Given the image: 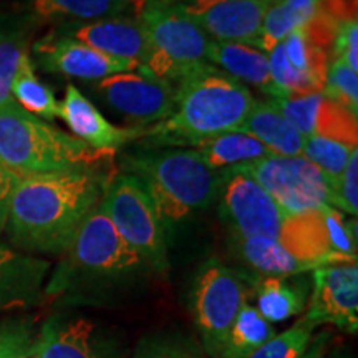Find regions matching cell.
<instances>
[{
	"label": "cell",
	"instance_id": "d6a6232c",
	"mask_svg": "<svg viewBox=\"0 0 358 358\" xmlns=\"http://www.w3.org/2000/svg\"><path fill=\"white\" fill-rule=\"evenodd\" d=\"M27 53L29 48L24 35L0 29V106L13 100L12 82Z\"/></svg>",
	"mask_w": 358,
	"mask_h": 358
},
{
	"label": "cell",
	"instance_id": "d590c367",
	"mask_svg": "<svg viewBox=\"0 0 358 358\" xmlns=\"http://www.w3.org/2000/svg\"><path fill=\"white\" fill-rule=\"evenodd\" d=\"M133 358H201V353L191 342L163 335L143 340Z\"/></svg>",
	"mask_w": 358,
	"mask_h": 358
},
{
	"label": "cell",
	"instance_id": "3957f363",
	"mask_svg": "<svg viewBox=\"0 0 358 358\" xmlns=\"http://www.w3.org/2000/svg\"><path fill=\"white\" fill-rule=\"evenodd\" d=\"M146 272L145 259L123 239L101 206L93 209L77 231L43 289L45 297H87L127 287Z\"/></svg>",
	"mask_w": 358,
	"mask_h": 358
},
{
	"label": "cell",
	"instance_id": "6da1fadb",
	"mask_svg": "<svg viewBox=\"0 0 358 358\" xmlns=\"http://www.w3.org/2000/svg\"><path fill=\"white\" fill-rule=\"evenodd\" d=\"M113 174L64 171L19 178L7 229L12 243L40 254H64L85 219L98 208Z\"/></svg>",
	"mask_w": 358,
	"mask_h": 358
},
{
	"label": "cell",
	"instance_id": "f1b7e54d",
	"mask_svg": "<svg viewBox=\"0 0 358 358\" xmlns=\"http://www.w3.org/2000/svg\"><path fill=\"white\" fill-rule=\"evenodd\" d=\"M12 98L20 108L42 120L58 118V101L47 85L35 75L30 53L22 58L19 70L12 82Z\"/></svg>",
	"mask_w": 358,
	"mask_h": 358
},
{
	"label": "cell",
	"instance_id": "cb8c5ba5",
	"mask_svg": "<svg viewBox=\"0 0 358 358\" xmlns=\"http://www.w3.org/2000/svg\"><path fill=\"white\" fill-rule=\"evenodd\" d=\"M239 131L252 134L277 156H302L306 138L284 118L272 100L254 101Z\"/></svg>",
	"mask_w": 358,
	"mask_h": 358
},
{
	"label": "cell",
	"instance_id": "9a60e30c",
	"mask_svg": "<svg viewBox=\"0 0 358 358\" xmlns=\"http://www.w3.org/2000/svg\"><path fill=\"white\" fill-rule=\"evenodd\" d=\"M32 52L42 70L92 82L140 69L134 62L105 55L64 32L50 34L38 40Z\"/></svg>",
	"mask_w": 358,
	"mask_h": 358
},
{
	"label": "cell",
	"instance_id": "52a82bcc",
	"mask_svg": "<svg viewBox=\"0 0 358 358\" xmlns=\"http://www.w3.org/2000/svg\"><path fill=\"white\" fill-rule=\"evenodd\" d=\"M254 277L209 259L198 268L192 282L191 307L206 353L221 358L237 313L248 303Z\"/></svg>",
	"mask_w": 358,
	"mask_h": 358
},
{
	"label": "cell",
	"instance_id": "603a6c76",
	"mask_svg": "<svg viewBox=\"0 0 358 358\" xmlns=\"http://www.w3.org/2000/svg\"><path fill=\"white\" fill-rule=\"evenodd\" d=\"M231 250L257 277H294L313 271L272 237L231 236Z\"/></svg>",
	"mask_w": 358,
	"mask_h": 358
},
{
	"label": "cell",
	"instance_id": "d4e9b609",
	"mask_svg": "<svg viewBox=\"0 0 358 358\" xmlns=\"http://www.w3.org/2000/svg\"><path fill=\"white\" fill-rule=\"evenodd\" d=\"M203 159L216 171L236 168L250 161L268 158L272 153L257 138L244 131H227L209 140L201 141L194 148Z\"/></svg>",
	"mask_w": 358,
	"mask_h": 358
},
{
	"label": "cell",
	"instance_id": "44dd1931",
	"mask_svg": "<svg viewBox=\"0 0 358 358\" xmlns=\"http://www.w3.org/2000/svg\"><path fill=\"white\" fill-rule=\"evenodd\" d=\"M277 241L295 259L308 264L312 268L327 264L357 262V259H347L334 252L327 208L287 216L282 222Z\"/></svg>",
	"mask_w": 358,
	"mask_h": 358
},
{
	"label": "cell",
	"instance_id": "7c38bea8",
	"mask_svg": "<svg viewBox=\"0 0 358 358\" xmlns=\"http://www.w3.org/2000/svg\"><path fill=\"white\" fill-rule=\"evenodd\" d=\"M267 57L279 98L324 93L329 50L313 43L303 27L290 32Z\"/></svg>",
	"mask_w": 358,
	"mask_h": 358
},
{
	"label": "cell",
	"instance_id": "5b68a950",
	"mask_svg": "<svg viewBox=\"0 0 358 358\" xmlns=\"http://www.w3.org/2000/svg\"><path fill=\"white\" fill-rule=\"evenodd\" d=\"M116 151L93 150L15 101L0 106V168L19 178L64 171H105Z\"/></svg>",
	"mask_w": 358,
	"mask_h": 358
},
{
	"label": "cell",
	"instance_id": "9c48e42d",
	"mask_svg": "<svg viewBox=\"0 0 358 358\" xmlns=\"http://www.w3.org/2000/svg\"><path fill=\"white\" fill-rule=\"evenodd\" d=\"M275 201L284 216L332 208V189L320 169L303 156H277L236 166Z\"/></svg>",
	"mask_w": 358,
	"mask_h": 358
},
{
	"label": "cell",
	"instance_id": "60d3db41",
	"mask_svg": "<svg viewBox=\"0 0 358 358\" xmlns=\"http://www.w3.org/2000/svg\"><path fill=\"white\" fill-rule=\"evenodd\" d=\"M330 334L329 332H322L317 335L315 338H312L310 345L306 350V353L301 358H325V350H327V343H329Z\"/></svg>",
	"mask_w": 358,
	"mask_h": 358
},
{
	"label": "cell",
	"instance_id": "f6af8a7d",
	"mask_svg": "<svg viewBox=\"0 0 358 358\" xmlns=\"http://www.w3.org/2000/svg\"><path fill=\"white\" fill-rule=\"evenodd\" d=\"M271 2H272V0H271Z\"/></svg>",
	"mask_w": 358,
	"mask_h": 358
},
{
	"label": "cell",
	"instance_id": "7a4b0ae2",
	"mask_svg": "<svg viewBox=\"0 0 358 358\" xmlns=\"http://www.w3.org/2000/svg\"><path fill=\"white\" fill-rule=\"evenodd\" d=\"M245 85L211 64L201 65L176 85L168 118L143 128L148 146H198L227 131H239L254 105Z\"/></svg>",
	"mask_w": 358,
	"mask_h": 358
},
{
	"label": "cell",
	"instance_id": "ab89813d",
	"mask_svg": "<svg viewBox=\"0 0 358 358\" xmlns=\"http://www.w3.org/2000/svg\"><path fill=\"white\" fill-rule=\"evenodd\" d=\"M322 10L334 17L335 20L357 19L358 0H324Z\"/></svg>",
	"mask_w": 358,
	"mask_h": 358
},
{
	"label": "cell",
	"instance_id": "ba28073f",
	"mask_svg": "<svg viewBox=\"0 0 358 358\" xmlns=\"http://www.w3.org/2000/svg\"><path fill=\"white\" fill-rule=\"evenodd\" d=\"M100 206L123 239L150 267L155 272H166L168 236L141 182L133 174H113Z\"/></svg>",
	"mask_w": 358,
	"mask_h": 358
},
{
	"label": "cell",
	"instance_id": "e575fe53",
	"mask_svg": "<svg viewBox=\"0 0 358 358\" xmlns=\"http://www.w3.org/2000/svg\"><path fill=\"white\" fill-rule=\"evenodd\" d=\"M324 95L330 100L340 103L350 110L353 115L358 113V75L345 62L332 58L329 62Z\"/></svg>",
	"mask_w": 358,
	"mask_h": 358
},
{
	"label": "cell",
	"instance_id": "e0dca14e",
	"mask_svg": "<svg viewBox=\"0 0 358 358\" xmlns=\"http://www.w3.org/2000/svg\"><path fill=\"white\" fill-rule=\"evenodd\" d=\"M268 2L271 0H222L206 7H179L214 42L245 43L259 48L262 19Z\"/></svg>",
	"mask_w": 358,
	"mask_h": 358
},
{
	"label": "cell",
	"instance_id": "8992f818",
	"mask_svg": "<svg viewBox=\"0 0 358 358\" xmlns=\"http://www.w3.org/2000/svg\"><path fill=\"white\" fill-rule=\"evenodd\" d=\"M134 19L145 30L151 55L141 71L176 85L208 64L211 38L169 0H134Z\"/></svg>",
	"mask_w": 358,
	"mask_h": 358
},
{
	"label": "cell",
	"instance_id": "836d02e7",
	"mask_svg": "<svg viewBox=\"0 0 358 358\" xmlns=\"http://www.w3.org/2000/svg\"><path fill=\"white\" fill-rule=\"evenodd\" d=\"M35 337L30 319H0V358H32Z\"/></svg>",
	"mask_w": 358,
	"mask_h": 358
},
{
	"label": "cell",
	"instance_id": "b9f144b4",
	"mask_svg": "<svg viewBox=\"0 0 358 358\" xmlns=\"http://www.w3.org/2000/svg\"><path fill=\"white\" fill-rule=\"evenodd\" d=\"M284 2L294 8L306 12H317L322 10V7H324V0H284Z\"/></svg>",
	"mask_w": 358,
	"mask_h": 358
},
{
	"label": "cell",
	"instance_id": "83f0119b",
	"mask_svg": "<svg viewBox=\"0 0 358 358\" xmlns=\"http://www.w3.org/2000/svg\"><path fill=\"white\" fill-rule=\"evenodd\" d=\"M274 335V327L264 319L257 308L244 303L231 327L221 358H249Z\"/></svg>",
	"mask_w": 358,
	"mask_h": 358
},
{
	"label": "cell",
	"instance_id": "30bf717a",
	"mask_svg": "<svg viewBox=\"0 0 358 358\" xmlns=\"http://www.w3.org/2000/svg\"><path fill=\"white\" fill-rule=\"evenodd\" d=\"M219 216L234 237L264 236L277 239L284 222V213L268 192L249 174L237 168L221 169Z\"/></svg>",
	"mask_w": 358,
	"mask_h": 358
},
{
	"label": "cell",
	"instance_id": "2e32d148",
	"mask_svg": "<svg viewBox=\"0 0 358 358\" xmlns=\"http://www.w3.org/2000/svg\"><path fill=\"white\" fill-rule=\"evenodd\" d=\"M271 100L303 138L324 136L348 145H358L357 115L340 103L327 98L324 93Z\"/></svg>",
	"mask_w": 358,
	"mask_h": 358
},
{
	"label": "cell",
	"instance_id": "4316f807",
	"mask_svg": "<svg viewBox=\"0 0 358 358\" xmlns=\"http://www.w3.org/2000/svg\"><path fill=\"white\" fill-rule=\"evenodd\" d=\"M134 0H32V8L42 19L95 22L123 15Z\"/></svg>",
	"mask_w": 358,
	"mask_h": 358
},
{
	"label": "cell",
	"instance_id": "7bdbcfd3",
	"mask_svg": "<svg viewBox=\"0 0 358 358\" xmlns=\"http://www.w3.org/2000/svg\"><path fill=\"white\" fill-rule=\"evenodd\" d=\"M169 2H174L182 7H206V6H211V3L222 2V0H169Z\"/></svg>",
	"mask_w": 358,
	"mask_h": 358
},
{
	"label": "cell",
	"instance_id": "7402d4cb",
	"mask_svg": "<svg viewBox=\"0 0 358 358\" xmlns=\"http://www.w3.org/2000/svg\"><path fill=\"white\" fill-rule=\"evenodd\" d=\"M208 60L221 66L222 71L239 82L252 85L271 98H279V92L272 82L271 70H268V57L261 48L245 43L211 40L208 48Z\"/></svg>",
	"mask_w": 358,
	"mask_h": 358
},
{
	"label": "cell",
	"instance_id": "ac0fdd59",
	"mask_svg": "<svg viewBox=\"0 0 358 358\" xmlns=\"http://www.w3.org/2000/svg\"><path fill=\"white\" fill-rule=\"evenodd\" d=\"M64 34L105 55L134 62L140 70L145 69L151 55L145 30L134 17L118 15L69 25Z\"/></svg>",
	"mask_w": 358,
	"mask_h": 358
},
{
	"label": "cell",
	"instance_id": "1f68e13d",
	"mask_svg": "<svg viewBox=\"0 0 358 358\" xmlns=\"http://www.w3.org/2000/svg\"><path fill=\"white\" fill-rule=\"evenodd\" d=\"M313 327L299 319L282 334H275L249 358H301L310 345Z\"/></svg>",
	"mask_w": 358,
	"mask_h": 358
},
{
	"label": "cell",
	"instance_id": "74e56055",
	"mask_svg": "<svg viewBox=\"0 0 358 358\" xmlns=\"http://www.w3.org/2000/svg\"><path fill=\"white\" fill-rule=\"evenodd\" d=\"M330 52H332L330 58H340V60L345 62L353 71H358V22L357 19L338 20Z\"/></svg>",
	"mask_w": 358,
	"mask_h": 358
},
{
	"label": "cell",
	"instance_id": "4dcf8cb0",
	"mask_svg": "<svg viewBox=\"0 0 358 358\" xmlns=\"http://www.w3.org/2000/svg\"><path fill=\"white\" fill-rule=\"evenodd\" d=\"M355 150L357 146L348 145V143L330 140V138L324 136H310L306 138L302 156L320 169V173L329 181L330 189H332L342 176L343 169H345L348 159Z\"/></svg>",
	"mask_w": 358,
	"mask_h": 358
},
{
	"label": "cell",
	"instance_id": "f35d334b",
	"mask_svg": "<svg viewBox=\"0 0 358 358\" xmlns=\"http://www.w3.org/2000/svg\"><path fill=\"white\" fill-rule=\"evenodd\" d=\"M17 182H19V176L7 171V169L0 168V234L7 227L8 214H10V204L12 196L15 191Z\"/></svg>",
	"mask_w": 358,
	"mask_h": 358
},
{
	"label": "cell",
	"instance_id": "8d00e7d4",
	"mask_svg": "<svg viewBox=\"0 0 358 358\" xmlns=\"http://www.w3.org/2000/svg\"><path fill=\"white\" fill-rule=\"evenodd\" d=\"M332 208L345 213L348 216H357L358 213V150L348 159L342 176L332 187Z\"/></svg>",
	"mask_w": 358,
	"mask_h": 358
},
{
	"label": "cell",
	"instance_id": "ee69618b",
	"mask_svg": "<svg viewBox=\"0 0 358 358\" xmlns=\"http://www.w3.org/2000/svg\"><path fill=\"white\" fill-rule=\"evenodd\" d=\"M329 358H352L350 355H343V353H334L332 357H329Z\"/></svg>",
	"mask_w": 358,
	"mask_h": 358
},
{
	"label": "cell",
	"instance_id": "484cf974",
	"mask_svg": "<svg viewBox=\"0 0 358 358\" xmlns=\"http://www.w3.org/2000/svg\"><path fill=\"white\" fill-rule=\"evenodd\" d=\"M257 310L268 324H279L299 315L306 307V287L289 277H257Z\"/></svg>",
	"mask_w": 358,
	"mask_h": 358
},
{
	"label": "cell",
	"instance_id": "4fadbf2b",
	"mask_svg": "<svg viewBox=\"0 0 358 358\" xmlns=\"http://www.w3.org/2000/svg\"><path fill=\"white\" fill-rule=\"evenodd\" d=\"M313 289L302 319L317 329L334 325L348 334L358 330L357 262L327 264L312 271Z\"/></svg>",
	"mask_w": 358,
	"mask_h": 358
},
{
	"label": "cell",
	"instance_id": "d6986e66",
	"mask_svg": "<svg viewBox=\"0 0 358 358\" xmlns=\"http://www.w3.org/2000/svg\"><path fill=\"white\" fill-rule=\"evenodd\" d=\"M58 118L69 124L75 138L93 150L116 151L143 136L141 127L120 128L110 123L75 85H66L64 100L58 103Z\"/></svg>",
	"mask_w": 358,
	"mask_h": 358
},
{
	"label": "cell",
	"instance_id": "ffe728a7",
	"mask_svg": "<svg viewBox=\"0 0 358 358\" xmlns=\"http://www.w3.org/2000/svg\"><path fill=\"white\" fill-rule=\"evenodd\" d=\"M50 264L0 244V315L34 307L43 295Z\"/></svg>",
	"mask_w": 358,
	"mask_h": 358
},
{
	"label": "cell",
	"instance_id": "f546056e",
	"mask_svg": "<svg viewBox=\"0 0 358 358\" xmlns=\"http://www.w3.org/2000/svg\"><path fill=\"white\" fill-rule=\"evenodd\" d=\"M317 12H306L294 8L284 0H272L268 2L264 13L261 37H259V48L264 53H271L279 42H282L295 29H301L312 20Z\"/></svg>",
	"mask_w": 358,
	"mask_h": 358
},
{
	"label": "cell",
	"instance_id": "5bb4252c",
	"mask_svg": "<svg viewBox=\"0 0 358 358\" xmlns=\"http://www.w3.org/2000/svg\"><path fill=\"white\" fill-rule=\"evenodd\" d=\"M34 358H123L122 343L87 317L55 313L35 337Z\"/></svg>",
	"mask_w": 358,
	"mask_h": 358
},
{
	"label": "cell",
	"instance_id": "277c9868",
	"mask_svg": "<svg viewBox=\"0 0 358 358\" xmlns=\"http://www.w3.org/2000/svg\"><path fill=\"white\" fill-rule=\"evenodd\" d=\"M153 201L166 236L216 203L222 171H216L192 148L140 151L123 159Z\"/></svg>",
	"mask_w": 358,
	"mask_h": 358
},
{
	"label": "cell",
	"instance_id": "8fae6325",
	"mask_svg": "<svg viewBox=\"0 0 358 358\" xmlns=\"http://www.w3.org/2000/svg\"><path fill=\"white\" fill-rule=\"evenodd\" d=\"M92 90L111 108L148 127L173 113L176 87L155 75L123 71L93 82Z\"/></svg>",
	"mask_w": 358,
	"mask_h": 358
}]
</instances>
